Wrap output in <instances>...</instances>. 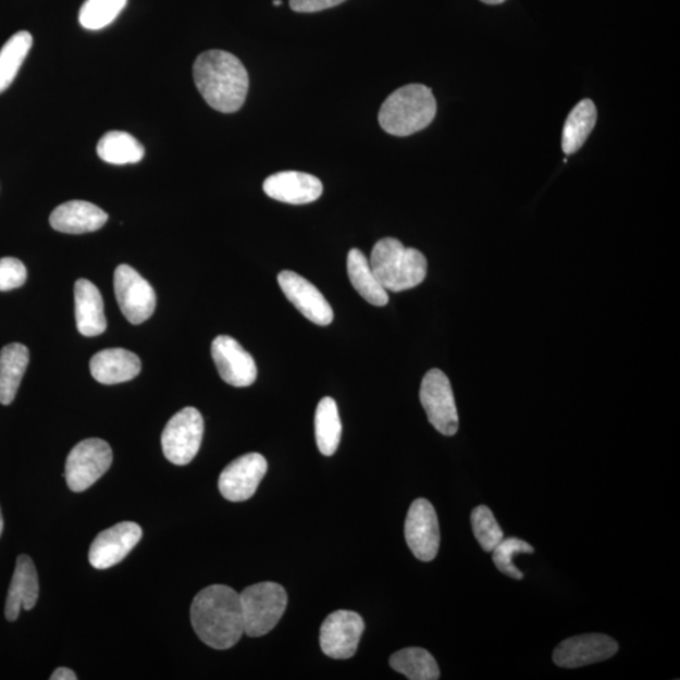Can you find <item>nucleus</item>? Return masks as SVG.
Here are the masks:
<instances>
[{
  "instance_id": "obj_4",
  "label": "nucleus",
  "mask_w": 680,
  "mask_h": 680,
  "mask_svg": "<svg viewBox=\"0 0 680 680\" xmlns=\"http://www.w3.org/2000/svg\"><path fill=\"white\" fill-rule=\"evenodd\" d=\"M436 100L428 86L411 84L391 94L379 114L383 131L395 136L419 133L434 122Z\"/></svg>"
},
{
  "instance_id": "obj_35",
  "label": "nucleus",
  "mask_w": 680,
  "mask_h": 680,
  "mask_svg": "<svg viewBox=\"0 0 680 680\" xmlns=\"http://www.w3.org/2000/svg\"><path fill=\"white\" fill-rule=\"evenodd\" d=\"M482 2L485 3V4L495 5V4H502V3L506 2V0H482Z\"/></svg>"
},
{
  "instance_id": "obj_34",
  "label": "nucleus",
  "mask_w": 680,
  "mask_h": 680,
  "mask_svg": "<svg viewBox=\"0 0 680 680\" xmlns=\"http://www.w3.org/2000/svg\"><path fill=\"white\" fill-rule=\"evenodd\" d=\"M51 680H77V676L74 670L69 668L55 669L50 678Z\"/></svg>"
},
{
  "instance_id": "obj_9",
  "label": "nucleus",
  "mask_w": 680,
  "mask_h": 680,
  "mask_svg": "<svg viewBox=\"0 0 680 680\" xmlns=\"http://www.w3.org/2000/svg\"><path fill=\"white\" fill-rule=\"evenodd\" d=\"M114 287L119 307L132 324H141L153 316L157 307L156 292L138 271L129 265L118 267Z\"/></svg>"
},
{
  "instance_id": "obj_17",
  "label": "nucleus",
  "mask_w": 680,
  "mask_h": 680,
  "mask_svg": "<svg viewBox=\"0 0 680 680\" xmlns=\"http://www.w3.org/2000/svg\"><path fill=\"white\" fill-rule=\"evenodd\" d=\"M263 191L279 202L308 205L323 195V183L308 173L280 172L263 182Z\"/></svg>"
},
{
  "instance_id": "obj_31",
  "label": "nucleus",
  "mask_w": 680,
  "mask_h": 680,
  "mask_svg": "<svg viewBox=\"0 0 680 680\" xmlns=\"http://www.w3.org/2000/svg\"><path fill=\"white\" fill-rule=\"evenodd\" d=\"M533 552L534 548L531 544L522 540L515 537L503 540L498 546L492 551L493 562L502 573L515 580H522L524 574L518 570L514 558L517 555H530L533 554Z\"/></svg>"
},
{
  "instance_id": "obj_24",
  "label": "nucleus",
  "mask_w": 680,
  "mask_h": 680,
  "mask_svg": "<svg viewBox=\"0 0 680 680\" xmlns=\"http://www.w3.org/2000/svg\"><path fill=\"white\" fill-rule=\"evenodd\" d=\"M597 122L595 103L582 100L568 115L562 133V150L567 156L576 153L588 140Z\"/></svg>"
},
{
  "instance_id": "obj_2",
  "label": "nucleus",
  "mask_w": 680,
  "mask_h": 680,
  "mask_svg": "<svg viewBox=\"0 0 680 680\" xmlns=\"http://www.w3.org/2000/svg\"><path fill=\"white\" fill-rule=\"evenodd\" d=\"M194 77L198 91L212 109L232 114L244 107L250 79L236 55L220 50L199 54Z\"/></svg>"
},
{
  "instance_id": "obj_25",
  "label": "nucleus",
  "mask_w": 680,
  "mask_h": 680,
  "mask_svg": "<svg viewBox=\"0 0 680 680\" xmlns=\"http://www.w3.org/2000/svg\"><path fill=\"white\" fill-rule=\"evenodd\" d=\"M98 154L103 162L114 165L139 163L146 156L143 144L125 132H109L98 144Z\"/></svg>"
},
{
  "instance_id": "obj_29",
  "label": "nucleus",
  "mask_w": 680,
  "mask_h": 680,
  "mask_svg": "<svg viewBox=\"0 0 680 680\" xmlns=\"http://www.w3.org/2000/svg\"><path fill=\"white\" fill-rule=\"evenodd\" d=\"M127 0H86L79 11L78 21L90 30H99L113 23L123 12Z\"/></svg>"
},
{
  "instance_id": "obj_13",
  "label": "nucleus",
  "mask_w": 680,
  "mask_h": 680,
  "mask_svg": "<svg viewBox=\"0 0 680 680\" xmlns=\"http://www.w3.org/2000/svg\"><path fill=\"white\" fill-rule=\"evenodd\" d=\"M212 358L221 379L234 387H249L258 379V367L249 351L228 335L212 342Z\"/></svg>"
},
{
  "instance_id": "obj_7",
  "label": "nucleus",
  "mask_w": 680,
  "mask_h": 680,
  "mask_svg": "<svg viewBox=\"0 0 680 680\" xmlns=\"http://www.w3.org/2000/svg\"><path fill=\"white\" fill-rule=\"evenodd\" d=\"M113 463V450L101 438H87L78 443L67 456L66 482L72 492L89 490L107 473Z\"/></svg>"
},
{
  "instance_id": "obj_28",
  "label": "nucleus",
  "mask_w": 680,
  "mask_h": 680,
  "mask_svg": "<svg viewBox=\"0 0 680 680\" xmlns=\"http://www.w3.org/2000/svg\"><path fill=\"white\" fill-rule=\"evenodd\" d=\"M34 38L27 30L18 32L8 39L0 50V94L12 85L24 60L30 51Z\"/></svg>"
},
{
  "instance_id": "obj_6",
  "label": "nucleus",
  "mask_w": 680,
  "mask_h": 680,
  "mask_svg": "<svg viewBox=\"0 0 680 680\" xmlns=\"http://www.w3.org/2000/svg\"><path fill=\"white\" fill-rule=\"evenodd\" d=\"M205 422L195 407L183 408L175 413L162 435L164 456L175 466H187L201 447Z\"/></svg>"
},
{
  "instance_id": "obj_37",
  "label": "nucleus",
  "mask_w": 680,
  "mask_h": 680,
  "mask_svg": "<svg viewBox=\"0 0 680 680\" xmlns=\"http://www.w3.org/2000/svg\"><path fill=\"white\" fill-rule=\"evenodd\" d=\"M283 4V0H274V5L279 7Z\"/></svg>"
},
{
  "instance_id": "obj_19",
  "label": "nucleus",
  "mask_w": 680,
  "mask_h": 680,
  "mask_svg": "<svg viewBox=\"0 0 680 680\" xmlns=\"http://www.w3.org/2000/svg\"><path fill=\"white\" fill-rule=\"evenodd\" d=\"M39 595L38 576L34 561L27 555L17 559L5 603V618L10 621L18 619L21 609L32 610Z\"/></svg>"
},
{
  "instance_id": "obj_10",
  "label": "nucleus",
  "mask_w": 680,
  "mask_h": 680,
  "mask_svg": "<svg viewBox=\"0 0 680 680\" xmlns=\"http://www.w3.org/2000/svg\"><path fill=\"white\" fill-rule=\"evenodd\" d=\"M364 631L361 615L339 610L331 614L320 628L319 643L326 657L349 659L355 657Z\"/></svg>"
},
{
  "instance_id": "obj_36",
  "label": "nucleus",
  "mask_w": 680,
  "mask_h": 680,
  "mask_svg": "<svg viewBox=\"0 0 680 680\" xmlns=\"http://www.w3.org/2000/svg\"><path fill=\"white\" fill-rule=\"evenodd\" d=\"M3 527H4V521H3L2 510H0V535H2L3 533Z\"/></svg>"
},
{
  "instance_id": "obj_21",
  "label": "nucleus",
  "mask_w": 680,
  "mask_h": 680,
  "mask_svg": "<svg viewBox=\"0 0 680 680\" xmlns=\"http://www.w3.org/2000/svg\"><path fill=\"white\" fill-rule=\"evenodd\" d=\"M75 316L77 330L85 337H98L107 331L100 290L90 280L79 279L75 284Z\"/></svg>"
},
{
  "instance_id": "obj_5",
  "label": "nucleus",
  "mask_w": 680,
  "mask_h": 680,
  "mask_svg": "<svg viewBox=\"0 0 680 680\" xmlns=\"http://www.w3.org/2000/svg\"><path fill=\"white\" fill-rule=\"evenodd\" d=\"M244 631L251 638L270 633L282 620L287 606L285 589L275 582H260L239 594Z\"/></svg>"
},
{
  "instance_id": "obj_22",
  "label": "nucleus",
  "mask_w": 680,
  "mask_h": 680,
  "mask_svg": "<svg viewBox=\"0 0 680 680\" xmlns=\"http://www.w3.org/2000/svg\"><path fill=\"white\" fill-rule=\"evenodd\" d=\"M29 363V350L21 343L8 344L0 351V404L11 405Z\"/></svg>"
},
{
  "instance_id": "obj_1",
  "label": "nucleus",
  "mask_w": 680,
  "mask_h": 680,
  "mask_svg": "<svg viewBox=\"0 0 680 680\" xmlns=\"http://www.w3.org/2000/svg\"><path fill=\"white\" fill-rule=\"evenodd\" d=\"M190 621L206 645L218 651L230 650L245 634L239 594L225 585L203 589L191 603Z\"/></svg>"
},
{
  "instance_id": "obj_26",
  "label": "nucleus",
  "mask_w": 680,
  "mask_h": 680,
  "mask_svg": "<svg viewBox=\"0 0 680 680\" xmlns=\"http://www.w3.org/2000/svg\"><path fill=\"white\" fill-rule=\"evenodd\" d=\"M316 438L320 453L332 456L338 450L342 422L338 406L332 397L320 399L316 412Z\"/></svg>"
},
{
  "instance_id": "obj_18",
  "label": "nucleus",
  "mask_w": 680,
  "mask_h": 680,
  "mask_svg": "<svg viewBox=\"0 0 680 680\" xmlns=\"http://www.w3.org/2000/svg\"><path fill=\"white\" fill-rule=\"evenodd\" d=\"M109 220L100 207L86 201H70L54 208L50 223L63 234L82 235L100 230Z\"/></svg>"
},
{
  "instance_id": "obj_32",
  "label": "nucleus",
  "mask_w": 680,
  "mask_h": 680,
  "mask_svg": "<svg viewBox=\"0 0 680 680\" xmlns=\"http://www.w3.org/2000/svg\"><path fill=\"white\" fill-rule=\"evenodd\" d=\"M27 269L14 258L0 259V292L18 289L26 284Z\"/></svg>"
},
{
  "instance_id": "obj_3",
  "label": "nucleus",
  "mask_w": 680,
  "mask_h": 680,
  "mask_svg": "<svg viewBox=\"0 0 680 680\" xmlns=\"http://www.w3.org/2000/svg\"><path fill=\"white\" fill-rule=\"evenodd\" d=\"M370 265L380 284L394 293L413 289L428 275L425 255L412 247H405L392 237L382 238L374 245Z\"/></svg>"
},
{
  "instance_id": "obj_16",
  "label": "nucleus",
  "mask_w": 680,
  "mask_h": 680,
  "mask_svg": "<svg viewBox=\"0 0 680 680\" xmlns=\"http://www.w3.org/2000/svg\"><path fill=\"white\" fill-rule=\"evenodd\" d=\"M141 528L134 522H122L98 534L89 551V561L98 570H107L123 561L140 542Z\"/></svg>"
},
{
  "instance_id": "obj_14",
  "label": "nucleus",
  "mask_w": 680,
  "mask_h": 680,
  "mask_svg": "<svg viewBox=\"0 0 680 680\" xmlns=\"http://www.w3.org/2000/svg\"><path fill=\"white\" fill-rule=\"evenodd\" d=\"M277 282L287 300L310 322L322 326L332 324L334 314L331 304L309 280L285 270L280 272Z\"/></svg>"
},
{
  "instance_id": "obj_12",
  "label": "nucleus",
  "mask_w": 680,
  "mask_h": 680,
  "mask_svg": "<svg viewBox=\"0 0 680 680\" xmlns=\"http://www.w3.org/2000/svg\"><path fill=\"white\" fill-rule=\"evenodd\" d=\"M268 471V461L261 454L242 456L223 469L219 479V490L223 498L238 503L249 500Z\"/></svg>"
},
{
  "instance_id": "obj_33",
  "label": "nucleus",
  "mask_w": 680,
  "mask_h": 680,
  "mask_svg": "<svg viewBox=\"0 0 680 680\" xmlns=\"http://www.w3.org/2000/svg\"><path fill=\"white\" fill-rule=\"evenodd\" d=\"M346 0H290V7L294 12L316 13L330 8L337 7Z\"/></svg>"
},
{
  "instance_id": "obj_8",
  "label": "nucleus",
  "mask_w": 680,
  "mask_h": 680,
  "mask_svg": "<svg viewBox=\"0 0 680 680\" xmlns=\"http://www.w3.org/2000/svg\"><path fill=\"white\" fill-rule=\"evenodd\" d=\"M420 399L431 425L440 434L454 436L458 432V408H456L452 383L443 371L435 368L425 374L421 383Z\"/></svg>"
},
{
  "instance_id": "obj_11",
  "label": "nucleus",
  "mask_w": 680,
  "mask_h": 680,
  "mask_svg": "<svg viewBox=\"0 0 680 680\" xmlns=\"http://www.w3.org/2000/svg\"><path fill=\"white\" fill-rule=\"evenodd\" d=\"M408 548L422 562L435 559L440 548L438 519L434 506L426 499H416L408 509L405 523Z\"/></svg>"
},
{
  "instance_id": "obj_15",
  "label": "nucleus",
  "mask_w": 680,
  "mask_h": 680,
  "mask_svg": "<svg viewBox=\"0 0 680 680\" xmlns=\"http://www.w3.org/2000/svg\"><path fill=\"white\" fill-rule=\"evenodd\" d=\"M619 651L618 643L604 634H585L565 640L554 652L556 666L574 669L605 662Z\"/></svg>"
},
{
  "instance_id": "obj_30",
  "label": "nucleus",
  "mask_w": 680,
  "mask_h": 680,
  "mask_svg": "<svg viewBox=\"0 0 680 680\" xmlns=\"http://www.w3.org/2000/svg\"><path fill=\"white\" fill-rule=\"evenodd\" d=\"M471 526L477 541L485 552H492L504 540V532L493 511L486 506H479L471 514Z\"/></svg>"
},
{
  "instance_id": "obj_23",
  "label": "nucleus",
  "mask_w": 680,
  "mask_h": 680,
  "mask_svg": "<svg viewBox=\"0 0 680 680\" xmlns=\"http://www.w3.org/2000/svg\"><path fill=\"white\" fill-rule=\"evenodd\" d=\"M348 276L351 285L362 298L374 307H385L388 304V294L370 265V260L358 249L348 252Z\"/></svg>"
},
{
  "instance_id": "obj_20",
  "label": "nucleus",
  "mask_w": 680,
  "mask_h": 680,
  "mask_svg": "<svg viewBox=\"0 0 680 680\" xmlns=\"http://www.w3.org/2000/svg\"><path fill=\"white\" fill-rule=\"evenodd\" d=\"M90 371L102 385H118L135 379L141 371V362L131 350L103 349L91 358Z\"/></svg>"
},
{
  "instance_id": "obj_27",
  "label": "nucleus",
  "mask_w": 680,
  "mask_h": 680,
  "mask_svg": "<svg viewBox=\"0 0 680 680\" xmlns=\"http://www.w3.org/2000/svg\"><path fill=\"white\" fill-rule=\"evenodd\" d=\"M392 669L411 680H436L440 678L437 663L422 647H406L390 658Z\"/></svg>"
}]
</instances>
